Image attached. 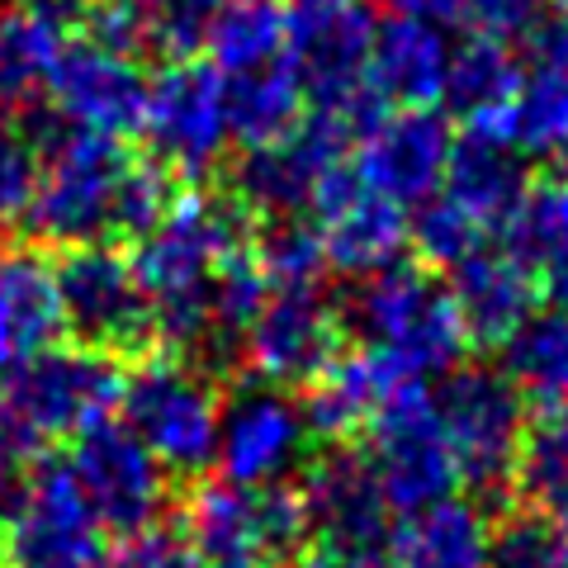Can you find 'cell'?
<instances>
[{
  "mask_svg": "<svg viewBox=\"0 0 568 568\" xmlns=\"http://www.w3.org/2000/svg\"><path fill=\"white\" fill-rule=\"evenodd\" d=\"M507 375L521 394L549 403H568V313H530L507 336Z\"/></svg>",
  "mask_w": 568,
  "mask_h": 568,
  "instance_id": "obj_33",
  "label": "cell"
},
{
  "mask_svg": "<svg viewBox=\"0 0 568 568\" xmlns=\"http://www.w3.org/2000/svg\"><path fill=\"white\" fill-rule=\"evenodd\" d=\"M308 507V536H317L336 555H375L388 536V507L369 474L365 455H327L298 488Z\"/></svg>",
  "mask_w": 568,
  "mask_h": 568,
  "instance_id": "obj_20",
  "label": "cell"
},
{
  "mask_svg": "<svg viewBox=\"0 0 568 568\" xmlns=\"http://www.w3.org/2000/svg\"><path fill=\"white\" fill-rule=\"evenodd\" d=\"M317 213V242L332 271L342 275H375L384 265H394L398 252L407 246V213L398 200H388L375 190L361 171L332 166L327 181L317 185L313 204Z\"/></svg>",
  "mask_w": 568,
  "mask_h": 568,
  "instance_id": "obj_17",
  "label": "cell"
},
{
  "mask_svg": "<svg viewBox=\"0 0 568 568\" xmlns=\"http://www.w3.org/2000/svg\"><path fill=\"white\" fill-rule=\"evenodd\" d=\"M166 209H171L166 166H156V162H129L123 166V181H119V194H114V233L142 237Z\"/></svg>",
  "mask_w": 568,
  "mask_h": 568,
  "instance_id": "obj_38",
  "label": "cell"
},
{
  "mask_svg": "<svg viewBox=\"0 0 568 568\" xmlns=\"http://www.w3.org/2000/svg\"><path fill=\"white\" fill-rule=\"evenodd\" d=\"M33 175H39L33 138L14 123L10 110H0V223L24 219L29 194H33Z\"/></svg>",
  "mask_w": 568,
  "mask_h": 568,
  "instance_id": "obj_39",
  "label": "cell"
},
{
  "mask_svg": "<svg viewBox=\"0 0 568 568\" xmlns=\"http://www.w3.org/2000/svg\"><path fill=\"white\" fill-rule=\"evenodd\" d=\"M450 298L465 323V336L478 346H507L530 313H536V265H526L507 246H474L450 265Z\"/></svg>",
  "mask_w": 568,
  "mask_h": 568,
  "instance_id": "obj_21",
  "label": "cell"
},
{
  "mask_svg": "<svg viewBox=\"0 0 568 568\" xmlns=\"http://www.w3.org/2000/svg\"><path fill=\"white\" fill-rule=\"evenodd\" d=\"M190 545L204 568H280L308 540L304 493L290 484H213L190 497Z\"/></svg>",
  "mask_w": 568,
  "mask_h": 568,
  "instance_id": "obj_6",
  "label": "cell"
},
{
  "mask_svg": "<svg viewBox=\"0 0 568 568\" xmlns=\"http://www.w3.org/2000/svg\"><path fill=\"white\" fill-rule=\"evenodd\" d=\"M14 6H24V10H33L39 20H48V24H58V29H71L81 20L85 10H91V0H14Z\"/></svg>",
  "mask_w": 568,
  "mask_h": 568,
  "instance_id": "obj_44",
  "label": "cell"
},
{
  "mask_svg": "<svg viewBox=\"0 0 568 568\" xmlns=\"http://www.w3.org/2000/svg\"><path fill=\"white\" fill-rule=\"evenodd\" d=\"M521 185H526V171H521V156L507 148L497 133H478L469 129L465 142H450V156H446V175H440L436 194L446 200L455 213L478 227V233H493V227L507 223L511 204L521 200Z\"/></svg>",
  "mask_w": 568,
  "mask_h": 568,
  "instance_id": "obj_25",
  "label": "cell"
},
{
  "mask_svg": "<svg viewBox=\"0 0 568 568\" xmlns=\"http://www.w3.org/2000/svg\"><path fill=\"white\" fill-rule=\"evenodd\" d=\"M530 67H564L568 71V0H540L521 29Z\"/></svg>",
  "mask_w": 568,
  "mask_h": 568,
  "instance_id": "obj_42",
  "label": "cell"
},
{
  "mask_svg": "<svg viewBox=\"0 0 568 568\" xmlns=\"http://www.w3.org/2000/svg\"><path fill=\"white\" fill-rule=\"evenodd\" d=\"M142 133L152 138L156 156L181 175L213 171L223 148H227V138H233L223 77L204 62H190V58L166 67L156 81H148Z\"/></svg>",
  "mask_w": 568,
  "mask_h": 568,
  "instance_id": "obj_13",
  "label": "cell"
},
{
  "mask_svg": "<svg viewBox=\"0 0 568 568\" xmlns=\"http://www.w3.org/2000/svg\"><path fill=\"white\" fill-rule=\"evenodd\" d=\"M227 0H162L152 14H156V39H162L166 52H181L190 58L194 48H204V33L209 24L223 14Z\"/></svg>",
  "mask_w": 568,
  "mask_h": 568,
  "instance_id": "obj_41",
  "label": "cell"
},
{
  "mask_svg": "<svg viewBox=\"0 0 568 568\" xmlns=\"http://www.w3.org/2000/svg\"><path fill=\"white\" fill-rule=\"evenodd\" d=\"M256 261L271 284H317L327 271L317 233L313 227H298L294 219H275V227L256 246Z\"/></svg>",
  "mask_w": 568,
  "mask_h": 568,
  "instance_id": "obj_37",
  "label": "cell"
},
{
  "mask_svg": "<svg viewBox=\"0 0 568 568\" xmlns=\"http://www.w3.org/2000/svg\"><path fill=\"white\" fill-rule=\"evenodd\" d=\"M308 446V417L284 388L252 384L233 394L219 413V446L213 465L223 469V484L233 488H265L284 484Z\"/></svg>",
  "mask_w": 568,
  "mask_h": 568,
  "instance_id": "obj_16",
  "label": "cell"
},
{
  "mask_svg": "<svg viewBox=\"0 0 568 568\" xmlns=\"http://www.w3.org/2000/svg\"><path fill=\"white\" fill-rule=\"evenodd\" d=\"M432 407L440 436H446V450L455 459V474L469 478L474 488H503L517 469V450L530 422L511 375L488 365H450Z\"/></svg>",
  "mask_w": 568,
  "mask_h": 568,
  "instance_id": "obj_9",
  "label": "cell"
},
{
  "mask_svg": "<svg viewBox=\"0 0 568 568\" xmlns=\"http://www.w3.org/2000/svg\"><path fill=\"white\" fill-rule=\"evenodd\" d=\"M62 33L67 29L39 20L24 6L0 10V110H39V100H48L52 71L67 48Z\"/></svg>",
  "mask_w": 568,
  "mask_h": 568,
  "instance_id": "obj_28",
  "label": "cell"
},
{
  "mask_svg": "<svg viewBox=\"0 0 568 568\" xmlns=\"http://www.w3.org/2000/svg\"><path fill=\"white\" fill-rule=\"evenodd\" d=\"M450 156V129L432 110H398L379 114L369 129H361V171L369 185L384 190L388 200L422 204L432 200Z\"/></svg>",
  "mask_w": 568,
  "mask_h": 568,
  "instance_id": "obj_19",
  "label": "cell"
},
{
  "mask_svg": "<svg viewBox=\"0 0 568 568\" xmlns=\"http://www.w3.org/2000/svg\"><path fill=\"white\" fill-rule=\"evenodd\" d=\"M298 568H375V564H369V555H336V549H327V555L304 559Z\"/></svg>",
  "mask_w": 568,
  "mask_h": 568,
  "instance_id": "obj_46",
  "label": "cell"
},
{
  "mask_svg": "<svg viewBox=\"0 0 568 568\" xmlns=\"http://www.w3.org/2000/svg\"><path fill=\"white\" fill-rule=\"evenodd\" d=\"M365 432H369L365 465L394 511H413L422 503H436V497L455 493L459 474H455V459L446 450L432 394L422 388V379H407L379 407Z\"/></svg>",
  "mask_w": 568,
  "mask_h": 568,
  "instance_id": "obj_10",
  "label": "cell"
},
{
  "mask_svg": "<svg viewBox=\"0 0 568 568\" xmlns=\"http://www.w3.org/2000/svg\"><path fill=\"white\" fill-rule=\"evenodd\" d=\"M104 568H204L200 555L185 530H166V526H138L123 530V540L110 549Z\"/></svg>",
  "mask_w": 568,
  "mask_h": 568,
  "instance_id": "obj_40",
  "label": "cell"
},
{
  "mask_svg": "<svg viewBox=\"0 0 568 568\" xmlns=\"http://www.w3.org/2000/svg\"><path fill=\"white\" fill-rule=\"evenodd\" d=\"M237 246L242 223L233 204L209 194L171 200V209L142 233L133 256V275L152 308V336H162L171 351H204L213 275Z\"/></svg>",
  "mask_w": 568,
  "mask_h": 568,
  "instance_id": "obj_1",
  "label": "cell"
},
{
  "mask_svg": "<svg viewBox=\"0 0 568 568\" xmlns=\"http://www.w3.org/2000/svg\"><path fill=\"white\" fill-rule=\"evenodd\" d=\"M351 129L317 110L271 142H252L237 166V200L261 219H294L313 204L332 166H342Z\"/></svg>",
  "mask_w": 568,
  "mask_h": 568,
  "instance_id": "obj_15",
  "label": "cell"
},
{
  "mask_svg": "<svg viewBox=\"0 0 568 568\" xmlns=\"http://www.w3.org/2000/svg\"><path fill=\"white\" fill-rule=\"evenodd\" d=\"M48 100L58 104V119L71 123V129L100 138H129L142 129L148 77L133 62V52H114L100 43H67L58 71H52Z\"/></svg>",
  "mask_w": 568,
  "mask_h": 568,
  "instance_id": "obj_18",
  "label": "cell"
},
{
  "mask_svg": "<svg viewBox=\"0 0 568 568\" xmlns=\"http://www.w3.org/2000/svg\"><path fill=\"white\" fill-rule=\"evenodd\" d=\"M119 369L104 351L91 346H48L29 355L0 379V417L24 446L77 440L119 407Z\"/></svg>",
  "mask_w": 568,
  "mask_h": 568,
  "instance_id": "obj_4",
  "label": "cell"
},
{
  "mask_svg": "<svg viewBox=\"0 0 568 568\" xmlns=\"http://www.w3.org/2000/svg\"><path fill=\"white\" fill-rule=\"evenodd\" d=\"M336 342H342V313L327 304L317 284H271L242 332L237 355L261 384L294 388L332 361Z\"/></svg>",
  "mask_w": 568,
  "mask_h": 568,
  "instance_id": "obj_12",
  "label": "cell"
},
{
  "mask_svg": "<svg viewBox=\"0 0 568 568\" xmlns=\"http://www.w3.org/2000/svg\"><path fill=\"white\" fill-rule=\"evenodd\" d=\"M24 450H29V446L10 432V422L0 417V507L10 503V493L20 488V478H24V474H20V455H24Z\"/></svg>",
  "mask_w": 568,
  "mask_h": 568,
  "instance_id": "obj_43",
  "label": "cell"
},
{
  "mask_svg": "<svg viewBox=\"0 0 568 568\" xmlns=\"http://www.w3.org/2000/svg\"><path fill=\"white\" fill-rule=\"evenodd\" d=\"M77 488L100 517L104 530H138L156 521V511L166 503V469L123 422H95L91 432L77 436L67 459Z\"/></svg>",
  "mask_w": 568,
  "mask_h": 568,
  "instance_id": "obj_14",
  "label": "cell"
},
{
  "mask_svg": "<svg viewBox=\"0 0 568 568\" xmlns=\"http://www.w3.org/2000/svg\"><path fill=\"white\" fill-rule=\"evenodd\" d=\"M52 280H58L62 327L77 332L81 346L110 355V351H138L142 342H152L148 294H142V284L133 275V261H123L114 246L104 242L67 246Z\"/></svg>",
  "mask_w": 568,
  "mask_h": 568,
  "instance_id": "obj_11",
  "label": "cell"
},
{
  "mask_svg": "<svg viewBox=\"0 0 568 568\" xmlns=\"http://www.w3.org/2000/svg\"><path fill=\"white\" fill-rule=\"evenodd\" d=\"M488 568H564V536L559 521L536 511V517H511L493 530Z\"/></svg>",
  "mask_w": 568,
  "mask_h": 568,
  "instance_id": "obj_36",
  "label": "cell"
},
{
  "mask_svg": "<svg viewBox=\"0 0 568 568\" xmlns=\"http://www.w3.org/2000/svg\"><path fill=\"white\" fill-rule=\"evenodd\" d=\"M545 275H549V294H555V304L568 313V246L545 261Z\"/></svg>",
  "mask_w": 568,
  "mask_h": 568,
  "instance_id": "obj_45",
  "label": "cell"
},
{
  "mask_svg": "<svg viewBox=\"0 0 568 568\" xmlns=\"http://www.w3.org/2000/svg\"><path fill=\"white\" fill-rule=\"evenodd\" d=\"M0 559L10 568H104L110 545L67 465L48 459L0 507Z\"/></svg>",
  "mask_w": 568,
  "mask_h": 568,
  "instance_id": "obj_7",
  "label": "cell"
},
{
  "mask_svg": "<svg viewBox=\"0 0 568 568\" xmlns=\"http://www.w3.org/2000/svg\"><path fill=\"white\" fill-rule=\"evenodd\" d=\"M62 304L48 261L33 252L0 256V375L29 355L58 346Z\"/></svg>",
  "mask_w": 568,
  "mask_h": 568,
  "instance_id": "obj_26",
  "label": "cell"
},
{
  "mask_svg": "<svg viewBox=\"0 0 568 568\" xmlns=\"http://www.w3.org/2000/svg\"><path fill=\"white\" fill-rule=\"evenodd\" d=\"M375 10L369 0H290L284 6V52L317 110L342 119L351 133L369 129L384 114V100L369 85V48H375Z\"/></svg>",
  "mask_w": 568,
  "mask_h": 568,
  "instance_id": "obj_2",
  "label": "cell"
},
{
  "mask_svg": "<svg viewBox=\"0 0 568 568\" xmlns=\"http://www.w3.org/2000/svg\"><path fill=\"white\" fill-rule=\"evenodd\" d=\"M119 407H123V426L162 459V469L200 474L204 465H213L223 403L194 365L142 361L123 379Z\"/></svg>",
  "mask_w": 568,
  "mask_h": 568,
  "instance_id": "obj_8",
  "label": "cell"
},
{
  "mask_svg": "<svg viewBox=\"0 0 568 568\" xmlns=\"http://www.w3.org/2000/svg\"><path fill=\"white\" fill-rule=\"evenodd\" d=\"M493 521L469 497H436L413 511L384 536L388 568H488Z\"/></svg>",
  "mask_w": 568,
  "mask_h": 568,
  "instance_id": "obj_22",
  "label": "cell"
},
{
  "mask_svg": "<svg viewBox=\"0 0 568 568\" xmlns=\"http://www.w3.org/2000/svg\"><path fill=\"white\" fill-rule=\"evenodd\" d=\"M521 81V58L507 48V39L497 33H474L469 43L455 48L450 58V77H446V95L450 110L478 133H497L511 95Z\"/></svg>",
  "mask_w": 568,
  "mask_h": 568,
  "instance_id": "obj_27",
  "label": "cell"
},
{
  "mask_svg": "<svg viewBox=\"0 0 568 568\" xmlns=\"http://www.w3.org/2000/svg\"><path fill=\"white\" fill-rule=\"evenodd\" d=\"M204 48L219 77H237V71L284 58V6L280 0H227L204 33Z\"/></svg>",
  "mask_w": 568,
  "mask_h": 568,
  "instance_id": "obj_31",
  "label": "cell"
},
{
  "mask_svg": "<svg viewBox=\"0 0 568 568\" xmlns=\"http://www.w3.org/2000/svg\"><path fill=\"white\" fill-rule=\"evenodd\" d=\"M394 14H413V20H432L440 29H469V33H521L526 20L536 14L540 0H379Z\"/></svg>",
  "mask_w": 568,
  "mask_h": 568,
  "instance_id": "obj_35",
  "label": "cell"
},
{
  "mask_svg": "<svg viewBox=\"0 0 568 568\" xmlns=\"http://www.w3.org/2000/svg\"><path fill=\"white\" fill-rule=\"evenodd\" d=\"M507 252H517L526 265H545L568 246V162L549 166L545 175L521 185V200L511 204L507 223Z\"/></svg>",
  "mask_w": 568,
  "mask_h": 568,
  "instance_id": "obj_34",
  "label": "cell"
},
{
  "mask_svg": "<svg viewBox=\"0 0 568 568\" xmlns=\"http://www.w3.org/2000/svg\"><path fill=\"white\" fill-rule=\"evenodd\" d=\"M407 379L413 375L375 346L332 355V361L308 379V403H304L308 432H323L332 440L361 432V426L375 422V413Z\"/></svg>",
  "mask_w": 568,
  "mask_h": 568,
  "instance_id": "obj_24",
  "label": "cell"
},
{
  "mask_svg": "<svg viewBox=\"0 0 568 568\" xmlns=\"http://www.w3.org/2000/svg\"><path fill=\"white\" fill-rule=\"evenodd\" d=\"M223 91H227V123H233V138L242 142H271L284 129H294L304 119V100H308L290 52L265 67L223 77Z\"/></svg>",
  "mask_w": 568,
  "mask_h": 568,
  "instance_id": "obj_30",
  "label": "cell"
},
{
  "mask_svg": "<svg viewBox=\"0 0 568 568\" xmlns=\"http://www.w3.org/2000/svg\"><path fill=\"white\" fill-rule=\"evenodd\" d=\"M511 478L536 511L555 521L568 517V403H549L536 422H526Z\"/></svg>",
  "mask_w": 568,
  "mask_h": 568,
  "instance_id": "obj_32",
  "label": "cell"
},
{
  "mask_svg": "<svg viewBox=\"0 0 568 568\" xmlns=\"http://www.w3.org/2000/svg\"><path fill=\"white\" fill-rule=\"evenodd\" d=\"M351 323L413 379L446 375L469 346L446 284L398 261L361 280V290L351 298Z\"/></svg>",
  "mask_w": 568,
  "mask_h": 568,
  "instance_id": "obj_3",
  "label": "cell"
},
{
  "mask_svg": "<svg viewBox=\"0 0 568 568\" xmlns=\"http://www.w3.org/2000/svg\"><path fill=\"white\" fill-rule=\"evenodd\" d=\"M455 43L446 29L432 20H413V14H394L388 24L375 29V48H369V85L379 100H394L403 110H432L446 95Z\"/></svg>",
  "mask_w": 568,
  "mask_h": 568,
  "instance_id": "obj_23",
  "label": "cell"
},
{
  "mask_svg": "<svg viewBox=\"0 0 568 568\" xmlns=\"http://www.w3.org/2000/svg\"><path fill=\"white\" fill-rule=\"evenodd\" d=\"M497 138L517 156H568V71L521 62V81L511 95Z\"/></svg>",
  "mask_w": 568,
  "mask_h": 568,
  "instance_id": "obj_29",
  "label": "cell"
},
{
  "mask_svg": "<svg viewBox=\"0 0 568 568\" xmlns=\"http://www.w3.org/2000/svg\"><path fill=\"white\" fill-rule=\"evenodd\" d=\"M100 10H119V14H138V20H148V14L162 6V0H91Z\"/></svg>",
  "mask_w": 568,
  "mask_h": 568,
  "instance_id": "obj_47",
  "label": "cell"
},
{
  "mask_svg": "<svg viewBox=\"0 0 568 568\" xmlns=\"http://www.w3.org/2000/svg\"><path fill=\"white\" fill-rule=\"evenodd\" d=\"M123 166H129V156H123L119 138H100V133L71 129V123L48 129L24 223L43 242H58V246L110 237Z\"/></svg>",
  "mask_w": 568,
  "mask_h": 568,
  "instance_id": "obj_5",
  "label": "cell"
}]
</instances>
